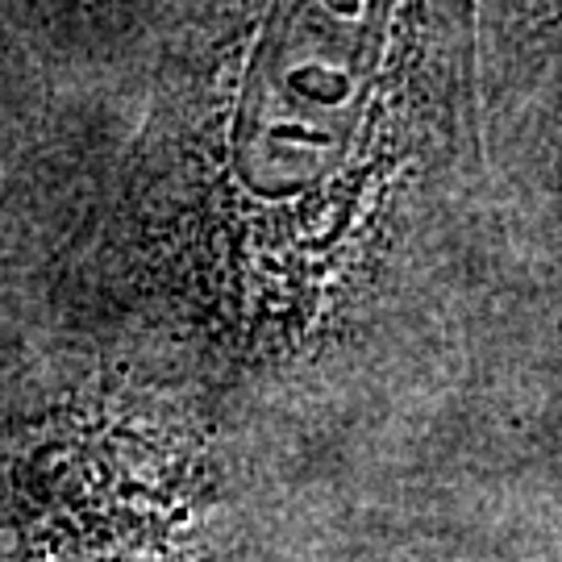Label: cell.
<instances>
[{
  "mask_svg": "<svg viewBox=\"0 0 562 562\" xmlns=\"http://www.w3.org/2000/svg\"><path fill=\"white\" fill-rule=\"evenodd\" d=\"M480 0H259L176 225L246 338L329 325L475 146Z\"/></svg>",
  "mask_w": 562,
  "mask_h": 562,
  "instance_id": "cell-1",
  "label": "cell"
},
{
  "mask_svg": "<svg viewBox=\"0 0 562 562\" xmlns=\"http://www.w3.org/2000/svg\"><path fill=\"white\" fill-rule=\"evenodd\" d=\"M559 262H562V250H559Z\"/></svg>",
  "mask_w": 562,
  "mask_h": 562,
  "instance_id": "cell-2",
  "label": "cell"
}]
</instances>
